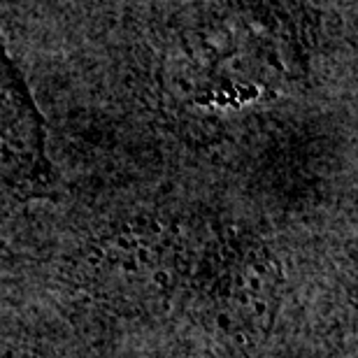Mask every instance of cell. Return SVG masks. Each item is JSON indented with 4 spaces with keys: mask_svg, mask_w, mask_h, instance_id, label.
Wrapping results in <instances>:
<instances>
[{
    "mask_svg": "<svg viewBox=\"0 0 358 358\" xmlns=\"http://www.w3.org/2000/svg\"><path fill=\"white\" fill-rule=\"evenodd\" d=\"M0 358H47L38 352H28V349H10V352H3Z\"/></svg>",
    "mask_w": 358,
    "mask_h": 358,
    "instance_id": "1",
    "label": "cell"
}]
</instances>
